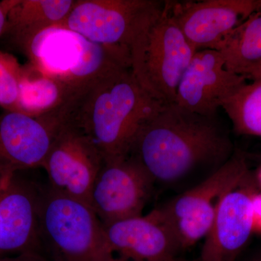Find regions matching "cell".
Listing matches in <instances>:
<instances>
[{
	"label": "cell",
	"mask_w": 261,
	"mask_h": 261,
	"mask_svg": "<svg viewBox=\"0 0 261 261\" xmlns=\"http://www.w3.org/2000/svg\"><path fill=\"white\" fill-rule=\"evenodd\" d=\"M232 154V142L215 117L171 103L142 126L128 156L140 163L154 183L173 184L201 165L222 166Z\"/></svg>",
	"instance_id": "obj_1"
},
{
	"label": "cell",
	"mask_w": 261,
	"mask_h": 261,
	"mask_svg": "<svg viewBox=\"0 0 261 261\" xmlns=\"http://www.w3.org/2000/svg\"><path fill=\"white\" fill-rule=\"evenodd\" d=\"M164 106L123 68L79 91L67 104L65 121L90 137L104 163H112L128 157L140 128Z\"/></svg>",
	"instance_id": "obj_2"
},
{
	"label": "cell",
	"mask_w": 261,
	"mask_h": 261,
	"mask_svg": "<svg viewBox=\"0 0 261 261\" xmlns=\"http://www.w3.org/2000/svg\"><path fill=\"white\" fill-rule=\"evenodd\" d=\"M196 51L173 18L171 2H164L132 43L130 70L149 95L171 104Z\"/></svg>",
	"instance_id": "obj_3"
},
{
	"label": "cell",
	"mask_w": 261,
	"mask_h": 261,
	"mask_svg": "<svg viewBox=\"0 0 261 261\" xmlns=\"http://www.w3.org/2000/svg\"><path fill=\"white\" fill-rule=\"evenodd\" d=\"M40 233L53 261H117L92 207L51 188L42 193Z\"/></svg>",
	"instance_id": "obj_4"
},
{
	"label": "cell",
	"mask_w": 261,
	"mask_h": 261,
	"mask_svg": "<svg viewBox=\"0 0 261 261\" xmlns=\"http://www.w3.org/2000/svg\"><path fill=\"white\" fill-rule=\"evenodd\" d=\"M248 174L246 160L237 151L208 177L160 207L172 227L181 250L205 238L220 201Z\"/></svg>",
	"instance_id": "obj_5"
},
{
	"label": "cell",
	"mask_w": 261,
	"mask_h": 261,
	"mask_svg": "<svg viewBox=\"0 0 261 261\" xmlns=\"http://www.w3.org/2000/svg\"><path fill=\"white\" fill-rule=\"evenodd\" d=\"M154 0H75L66 18L55 27L96 44L129 53L144 24L162 7Z\"/></svg>",
	"instance_id": "obj_6"
},
{
	"label": "cell",
	"mask_w": 261,
	"mask_h": 261,
	"mask_svg": "<svg viewBox=\"0 0 261 261\" xmlns=\"http://www.w3.org/2000/svg\"><path fill=\"white\" fill-rule=\"evenodd\" d=\"M103 164L102 154L90 137L65 121L42 168L47 171L51 189L89 205L91 192Z\"/></svg>",
	"instance_id": "obj_7"
},
{
	"label": "cell",
	"mask_w": 261,
	"mask_h": 261,
	"mask_svg": "<svg viewBox=\"0 0 261 261\" xmlns=\"http://www.w3.org/2000/svg\"><path fill=\"white\" fill-rule=\"evenodd\" d=\"M65 121L57 114L34 118L23 113L0 115V183L20 170L42 167Z\"/></svg>",
	"instance_id": "obj_8"
},
{
	"label": "cell",
	"mask_w": 261,
	"mask_h": 261,
	"mask_svg": "<svg viewBox=\"0 0 261 261\" xmlns=\"http://www.w3.org/2000/svg\"><path fill=\"white\" fill-rule=\"evenodd\" d=\"M153 184L130 156L104 163L92 187L89 205L104 226L142 216Z\"/></svg>",
	"instance_id": "obj_9"
},
{
	"label": "cell",
	"mask_w": 261,
	"mask_h": 261,
	"mask_svg": "<svg viewBox=\"0 0 261 261\" xmlns=\"http://www.w3.org/2000/svg\"><path fill=\"white\" fill-rule=\"evenodd\" d=\"M261 10V0L171 3L173 18L196 51H219L231 33Z\"/></svg>",
	"instance_id": "obj_10"
},
{
	"label": "cell",
	"mask_w": 261,
	"mask_h": 261,
	"mask_svg": "<svg viewBox=\"0 0 261 261\" xmlns=\"http://www.w3.org/2000/svg\"><path fill=\"white\" fill-rule=\"evenodd\" d=\"M246 80L226 69L220 51H197L181 76L173 103L190 112L214 118L223 101Z\"/></svg>",
	"instance_id": "obj_11"
},
{
	"label": "cell",
	"mask_w": 261,
	"mask_h": 261,
	"mask_svg": "<svg viewBox=\"0 0 261 261\" xmlns=\"http://www.w3.org/2000/svg\"><path fill=\"white\" fill-rule=\"evenodd\" d=\"M117 261H173L181 250L161 208L104 226Z\"/></svg>",
	"instance_id": "obj_12"
},
{
	"label": "cell",
	"mask_w": 261,
	"mask_h": 261,
	"mask_svg": "<svg viewBox=\"0 0 261 261\" xmlns=\"http://www.w3.org/2000/svg\"><path fill=\"white\" fill-rule=\"evenodd\" d=\"M246 178L220 201L202 245L200 261H236L252 231V198Z\"/></svg>",
	"instance_id": "obj_13"
},
{
	"label": "cell",
	"mask_w": 261,
	"mask_h": 261,
	"mask_svg": "<svg viewBox=\"0 0 261 261\" xmlns=\"http://www.w3.org/2000/svg\"><path fill=\"white\" fill-rule=\"evenodd\" d=\"M42 196L12 181L0 190V252L37 253Z\"/></svg>",
	"instance_id": "obj_14"
},
{
	"label": "cell",
	"mask_w": 261,
	"mask_h": 261,
	"mask_svg": "<svg viewBox=\"0 0 261 261\" xmlns=\"http://www.w3.org/2000/svg\"><path fill=\"white\" fill-rule=\"evenodd\" d=\"M87 39L60 27L37 34L23 51L34 69L74 89L73 81L83 58Z\"/></svg>",
	"instance_id": "obj_15"
},
{
	"label": "cell",
	"mask_w": 261,
	"mask_h": 261,
	"mask_svg": "<svg viewBox=\"0 0 261 261\" xmlns=\"http://www.w3.org/2000/svg\"><path fill=\"white\" fill-rule=\"evenodd\" d=\"M75 1L14 0L8 13L4 35L23 51L39 33L61 23Z\"/></svg>",
	"instance_id": "obj_16"
},
{
	"label": "cell",
	"mask_w": 261,
	"mask_h": 261,
	"mask_svg": "<svg viewBox=\"0 0 261 261\" xmlns=\"http://www.w3.org/2000/svg\"><path fill=\"white\" fill-rule=\"evenodd\" d=\"M77 92L30 65L24 68L20 82L18 111L34 118L61 112Z\"/></svg>",
	"instance_id": "obj_17"
},
{
	"label": "cell",
	"mask_w": 261,
	"mask_h": 261,
	"mask_svg": "<svg viewBox=\"0 0 261 261\" xmlns=\"http://www.w3.org/2000/svg\"><path fill=\"white\" fill-rule=\"evenodd\" d=\"M219 51L226 69L237 74L261 62V10L235 29Z\"/></svg>",
	"instance_id": "obj_18"
},
{
	"label": "cell",
	"mask_w": 261,
	"mask_h": 261,
	"mask_svg": "<svg viewBox=\"0 0 261 261\" xmlns=\"http://www.w3.org/2000/svg\"><path fill=\"white\" fill-rule=\"evenodd\" d=\"M237 89L221 108L239 135L261 137V80H252Z\"/></svg>",
	"instance_id": "obj_19"
},
{
	"label": "cell",
	"mask_w": 261,
	"mask_h": 261,
	"mask_svg": "<svg viewBox=\"0 0 261 261\" xmlns=\"http://www.w3.org/2000/svg\"><path fill=\"white\" fill-rule=\"evenodd\" d=\"M24 67L13 55L0 51V106L5 111H18L20 84Z\"/></svg>",
	"instance_id": "obj_20"
},
{
	"label": "cell",
	"mask_w": 261,
	"mask_h": 261,
	"mask_svg": "<svg viewBox=\"0 0 261 261\" xmlns=\"http://www.w3.org/2000/svg\"><path fill=\"white\" fill-rule=\"evenodd\" d=\"M252 231L261 233V193H255L252 198Z\"/></svg>",
	"instance_id": "obj_21"
},
{
	"label": "cell",
	"mask_w": 261,
	"mask_h": 261,
	"mask_svg": "<svg viewBox=\"0 0 261 261\" xmlns=\"http://www.w3.org/2000/svg\"><path fill=\"white\" fill-rule=\"evenodd\" d=\"M13 1L14 0H4L0 2V37L4 35L8 13L13 6Z\"/></svg>",
	"instance_id": "obj_22"
},
{
	"label": "cell",
	"mask_w": 261,
	"mask_h": 261,
	"mask_svg": "<svg viewBox=\"0 0 261 261\" xmlns=\"http://www.w3.org/2000/svg\"><path fill=\"white\" fill-rule=\"evenodd\" d=\"M245 78L251 80H261V62L248 67L242 72L241 74Z\"/></svg>",
	"instance_id": "obj_23"
},
{
	"label": "cell",
	"mask_w": 261,
	"mask_h": 261,
	"mask_svg": "<svg viewBox=\"0 0 261 261\" xmlns=\"http://www.w3.org/2000/svg\"><path fill=\"white\" fill-rule=\"evenodd\" d=\"M0 261H45L37 253L23 254V255L15 259H6Z\"/></svg>",
	"instance_id": "obj_24"
},
{
	"label": "cell",
	"mask_w": 261,
	"mask_h": 261,
	"mask_svg": "<svg viewBox=\"0 0 261 261\" xmlns=\"http://www.w3.org/2000/svg\"><path fill=\"white\" fill-rule=\"evenodd\" d=\"M250 261H261V254L260 255H257L256 256L252 257Z\"/></svg>",
	"instance_id": "obj_25"
},
{
	"label": "cell",
	"mask_w": 261,
	"mask_h": 261,
	"mask_svg": "<svg viewBox=\"0 0 261 261\" xmlns=\"http://www.w3.org/2000/svg\"><path fill=\"white\" fill-rule=\"evenodd\" d=\"M258 178H259V180H260V182L261 184V169H260V172H259Z\"/></svg>",
	"instance_id": "obj_26"
}]
</instances>
